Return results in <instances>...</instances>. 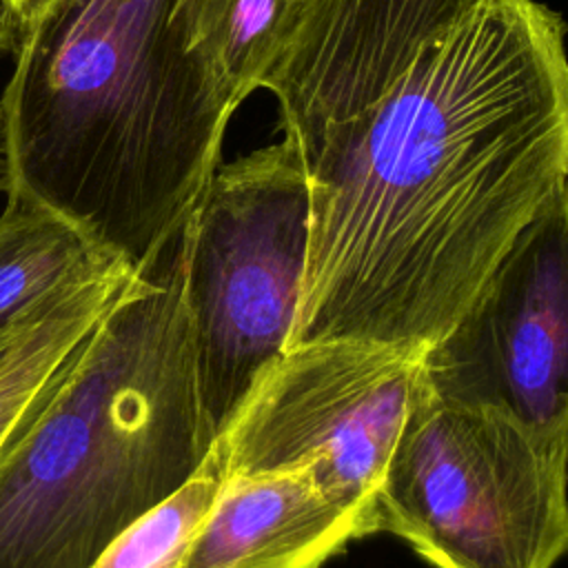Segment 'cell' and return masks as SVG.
I'll use <instances>...</instances> for the list:
<instances>
[{
  "instance_id": "6da1fadb",
  "label": "cell",
  "mask_w": 568,
  "mask_h": 568,
  "mask_svg": "<svg viewBox=\"0 0 568 568\" xmlns=\"http://www.w3.org/2000/svg\"><path fill=\"white\" fill-rule=\"evenodd\" d=\"M262 89L308 184L288 346L426 351L568 182L566 24L537 0H311Z\"/></svg>"
},
{
  "instance_id": "7a4b0ae2",
  "label": "cell",
  "mask_w": 568,
  "mask_h": 568,
  "mask_svg": "<svg viewBox=\"0 0 568 568\" xmlns=\"http://www.w3.org/2000/svg\"><path fill=\"white\" fill-rule=\"evenodd\" d=\"M233 111L189 49L175 0H64L13 49L4 191L151 275L222 164Z\"/></svg>"
},
{
  "instance_id": "3957f363",
  "label": "cell",
  "mask_w": 568,
  "mask_h": 568,
  "mask_svg": "<svg viewBox=\"0 0 568 568\" xmlns=\"http://www.w3.org/2000/svg\"><path fill=\"white\" fill-rule=\"evenodd\" d=\"M213 442L175 242L0 448V568H91Z\"/></svg>"
},
{
  "instance_id": "277c9868",
  "label": "cell",
  "mask_w": 568,
  "mask_h": 568,
  "mask_svg": "<svg viewBox=\"0 0 568 568\" xmlns=\"http://www.w3.org/2000/svg\"><path fill=\"white\" fill-rule=\"evenodd\" d=\"M375 532L435 568H552L568 555V430L419 382L375 495Z\"/></svg>"
},
{
  "instance_id": "5b68a950",
  "label": "cell",
  "mask_w": 568,
  "mask_h": 568,
  "mask_svg": "<svg viewBox=\"0 0 568 568\" xmlns=\"http://www.w3.org/2000/svg\"><path fill=\"white\" fill-rule=\"evenodd\" d=\"M206 422L217 437L288 348L308 251V184L282 142L220 164L178 237Z\"/></svg>"
},
{
  "instance_id": "8992f818",
  "label": "cell",
  "mask_w": 568,
  "mask_h": 568,
  "mask_svg": "<svg viewBox=\"0 0 568 568\" xmlns=\"http://www.w3.org/2000/svg\"><path fill=\"white\" fill-rule=\"evenodd\" d=\"M422 355L364 339L288 346L215 437L222 473L311 466L375 535V495L419 388Z\"/></svg>"
},
{
  "instance_id": "52a82bcc",
  "label": "cell",
  "mask_w": 568,
  "mask_h": 568,
  "mask_svg": "<svg viewBox=\"0 0 568 568\" xmlns=\"http://www.w3.org/2000/svg\"><path fill=\"white\" fill-rule=\"evenodd\" d=\"M439 397L568 430V182L524 224L459 320L422 355Z\"/></svg>"
},
{
  "instance_id": "ba28073f",
  "label": "cell",
  "mask_w": 568,
  "mask_h": 568,
  "mask_svg": "<svg viewBox=\"0 0 568 568\" xmlns=\"http://www.w3.org/2000/svg\"><path fill=\"white\" fill-rule=\"evenodd\" d=\"M364 519L333 499L311 466L224 475L182 568H322Z\"/></svg>"
},
{
  "instance_id": "9c48e42d",
  "label": "cell",
  "mask_w": 568,
  "mask_h": 568,
  "mask_svg": "<svg viewBox=\"0 0 568 568\" xmlns=\"http://www.w3.org/2000/svg\"><path fill=\"white\" fill-rule=\"evenodd\" d=\"M118 264L124 262L104 253L62 215L7 193L0 213V331Z\"/></svg>"
},
{
  "instance_id": "30bf717a",
  "label": "cell",
  "mask_w": 568,
  "mask_h": 568,
  "mask_svg": "<svg viewBox=\"0 0 568 568\" xmlns=\"http://www.w3.org/2000/svg\"><path fill=\"white\" fill-rule=\"evenodd\" d=\"M311 0H175L189 49L237 109L302 24Z\"/></svg>"
},
{
  "instance_id": "8fae6325",
  "label": "cell",
  "mask_w": 568,
  "mask_h": 568,
  "mask_svg": "<svg viewBox=\"0 0 568 568\" xmlns=\"http://www.w3.org/2000/svg\"><path fill=\"white\" fill-rule=\"evenodd\" d=\"M222 477L220 459L211 446L202 466L178 490L126 526L91 568H182Z\"/></svg>"
},
{
  "instance_id": "7c38bea8",
  "label": "cell",
  "mask_w": 568,
  "mask_h": 568,
  "mask_svg": "<svg viewBox=\"0 0 568 568\" xmlns=\"http://www.w3.org/2000/svg\"><path fill=\"white\" fill-rule=\"evenodd\" d=\"M133 275L126 266H118L98 277L42 346L0 384V448L47 397Z\"/></svg>"
},
{
  "instance_id": "4fadbf2b",
  "label": "cell",
  "mask_w": 568,
  "mask_h": 568,
  "mask_svg": "<svg viewBox=\"0 0 568 568\" xmlns=\"http://www.w3.org/2000/svg\"><path fill=\"white\" fill-rule=\"evenodd\" d=\"M118 266H124V264H118ZM113 268H109V271H113ZM102 275H98V277H102ZM98 277L87 280V282L78 284V286H73L62 297L51 302L47 308H42L36 315H31V317H27V320H22V322L0 331V384L4 379H9L42 346V342L53 333V328L62 322V317L71 311V306L82 297V293Z\"/></svg>"
},
{
  "instance_id": "5bb4252c",
  "label": "cell",
  "mask_w": 568,
  "mask_h": 568,
  "mask_svg": "<svg viewBox=\"0 0 568 568\" xmlns=\"http://www.w3.org/2000/svg\"><path fill=\"white\" fill-rule=\"evenodd\" d=\"M64 0H0L2 11L11 18L18 36L40 24L51 11H55Z\"/></svg>"
},
{
  "instance_id": "9a60e30c",
  "label": "cell",
  "mask_w": 568,
  "mask_h": 568,
  "mask_svg": "<svg viewBox=\"0 0 568 568\" xmlns=\"http://www.w3.org/2000/svg\"><path fill=\"white\" fill-rule=\"evenodd\" d=\"M16 42H18V29L16 24L11 22V18L2 11L0 7V58L9 51L16 49Z\"/></svg>"
},
{
  "instance_id": "2e32d148",
  "label": "cell",
  "mask_w": 568,
  "mask_h": 568,
  "mask_svg": "<svg viewBox=\"0 0 568 568\" xmlns=\"http://www.w3.org/2000/svg\"><path fill=\"white\" fill-rule=\"evenodd\" d=\"M0 189H4V158H2V124H0Z\"/></svg>"
}]
</instances>
